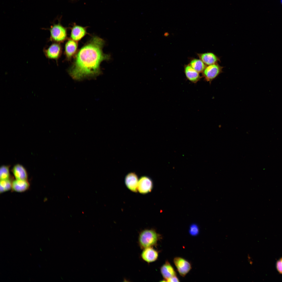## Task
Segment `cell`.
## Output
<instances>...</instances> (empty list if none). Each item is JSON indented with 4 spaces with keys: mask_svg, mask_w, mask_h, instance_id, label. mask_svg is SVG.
Wrapping results in <instances>:
<instances>
[{
    "mask_svg": "<svg viewBox=\"0 0 282 282\" xmlns=\"http://www.w3.org/2000/svg\"><path fill=\"white\" fill-rule=\"evenodd\" d=\"M104 43L102 38L94 36L77 51L68 71L73 79L79 80L100 74L101 63L110 58L103 52Z\"/></svg>",
    "mask_w": 282,
    "mask_h": 282,
    "instance_id": "6da1fadb",
    "label": "cell"
},
{
    "mask_svg": "<svg viewBox=\"0 0 282 282\" xmlns=\"http://www.w3.org/2000/svg\"><path fill=\"white\" fill-rule=\"evenodd\" d=\"M161 235L153 229H145L140 232L138 237V244L141 249L156 245L161 238Z\"/></svg>",
    "mask_w": 282,
    "mask_h": 282,
    "instance_id": "7a4b0ae2",
    "label": "cell"
},
{
    "mask_svg": "<svg viewBox=\"0 0 282 282\" xmlns=\"http://www.w3.org/2000/svg\"><path fill=\"white\" fill-rule=\"evenodd\" d=\"M48 30L50 33V41L60 43L67 39V28L63 26L60 21L57 24L54 23Z\"/></svg>",
    "mask_w": 282,
    "mask_h": 282,
    "instance_id": "3957f363",
    "label": "cell"
},
{
    "mask_svg": "<svg viewBox=\"0 0 282 282\" xmlns=\"http://www.w3.org/2000/svg\"><path fill=\"white\" fill-rule=\"evenodd\" d=\"M223 67L217 63L208 65L203 72L205 79L211 83V82L222 72Z\"/></svg>",
    "mask_w": 282,
    "mask_h": 282,
    "instance_id": "277c9868",
    "label": "cell"
},
{
    "mask_svg": "<svg viewBox=\"0 0 282 282\" xmlns=\"http://www.w3.org/2000/svg\"><path fill=\"white\" fill-rule=\"evenodd\" d=\"M43 51L47 58L57 61L62 54V48L60 43L54 42Z\"/></svg>",
    "mask_w": 282,
    "mask_h": 282,
    "instance_id": "5b68a950",
    "label": "cell"
},
{
    "mask_svg": "<svg viewBox=\"0 0 282 282\" xmlns=\"http://www.w3.org/2000/svg\"><path fill=\"white\" fill-rule=\"evenodd\" d=\"M173 262L180 275L185 277L192 268L190 263L185 259L180 257H176L173 259Z\"/></svg>",
    "mask_w": 282,
    "mask_h": 282,
    "instance_id": "8992f818",
    "label": "cell"
},
{
    "mask_svg": "<svg viewBox=\"0 0 282 282\" xmlns=\"http://www.w3.org/2000/svg\"><path fill=\"white\" fill-rule=\"evenodd\" d=\"M153 187L152 181L148 177L144 176L139 180L138 191L140 193L146 194L150 192Z\"/></svg>",
    "mask_w": 282,
    "mask_h": 282,
    "instance_id": "52a82bcc",
    "label": "cell"
},
{
    "mask_svg": "<svg viewBox=\"0 0 282 282\" xmlns=\"http://www.w3.org/2000/svg\"><path fill=\"white\" fill-rule=\"evenodd\" d=\"M77 42L71 39H68L64 47V53L66 59L70 61L74 57L77 52Z\"/></svg>",
    "mask_w": 282,
    "mask_h": 282,
    "instance_id": "ba28073f",
    "label": "cell"
},
{
    "mask_svg": "<svg viewBox=\"0 0 282 282\" xmlns=\"http://www.w3.org/2000/svg\"><path fill=\"white\" fill-rule=\"evenodd\" d=\"M137 174L134 172H130L126 176L125 182L127 188L132 191L136 192L138 191L139 181Z\"/></svg>",
    "mask_w": 282,
    "mask_h": 282,
    "instance_id": "9c48e42d",
    "label": "cell"
},
{
    "mask_svg": "<svg viewBox=\"0 0 282 282\" xmlns=\"http://www.w3.org/2000/svg\"><path fill=\"white\" fill-rule=\"evenodd\" d=\"M86 27H84L74 23L71 28L70 39L78 42L87 34Z\"/></svg>",
    "mask_w": 282,
    "mask_h": 282,
    "instance_id": "30bf717a",
    "label": "cell"
},
{
    "mask_svg": "<svg viewBox=\"0 0 282 282\" xmlns=\"http://www.w3.org/2000/svg\"><path fill=\"white\" fill-rule=\"evenodd\" d=\"M158 256V251L152 247L147 248L143 249L141 254L142 259L148 263L156 261Z\"/></svg>",
    "mask_w": 282,
    "mask_h": 282,
    "instance_id": "8fae6325",
    "label": "cell"
},
{
    "mask_svg": "<svg viewBox=\"0 0 282 282\" xmlns=\"http://www.w3.org/2000/svg\"><path fill=\"white\" fill-rule=\"evenodd\" d=\"M160 270L161 273L164 279L163 281H166L171 278L176 276V273L174 269L167 261L161 266Z\"/></svg>",
    "mask_w": 282,
    "mask_h": 282,
    "instance_id": "7c38bea8",
    "label": "cell"
},
{
    "mask_svg": "<svg viewBox=\"0 0 282 282\" xmlns=\"http://www.w3.org/2000/svg\"><path fill=\"white\" fill-rule=\"evenodd\" d=\"M200 59L206 65H208L217 63L220 62V58L212 52H207L198 54Z\"/></svg>",
    "mask_w": 282,
    "mask_h": 282,
    "instance_id": "4fadbf2b",
    "label": "cell"
},
{
    "mask_svg": "<svg viewBox=\"0 0 282 282\" xmlns=\"http://www.w3.org/2000/svg\"><path fill=\"white\" fill-rule=\"evenodd\" d=\"M12 172L16 179L27 180L28 175L26 170L22 165L17 164L15 165Z\"/></svg>",
    "mask_w": 282,
    "mask_h": 282,
    "instance_id": "5bb4252c",
    "label": "cell"
},
{
    "mask_svg": "<svg viewBox=\"0 0 282 282\" xmlns=\"http://www.w3.org/2000/svg\"><path fill=\"white\" fill-rule=\"evenodd\" d=\"M30 186L27 180L16 179L12 181L11 189L15 192H21L28 190Z\"/></svg>",
    "mask_w": 282,
    "mask_h": 282,
    "instance_id": "9a60e30c",
    "label": "cell"
},
{
    "mask_svg": "<svg viewBox=\"0 0 282 282\" xmlns=\"http://www.w3.org/2000/svg\"><path fill=\"white\" fill-rule=\"evenodd\" d=\"M184 71L187 79L193 83H196L201 78L199 73L194 70L190 65L185 66Z\"/></svg>",
    "mask_w": 282,
    "mask_h": 282,
    "instance_id": "2e32d148",
    "label": "cell"
},
{
    "mask_svg": "<svg viewBox=\"0 0 282 282\" xmlns=\"http://www.w3.org/2000/svg\"><path fill=\"white\" fill-rule=\"evenodd\" d=\"M205 64L201 59H194L190 61V65L199 73L203 71L206 67Z\"/></svg>",
    "mask_w": 282,
    "mask_h": 282,
    "instance_id": "e0dca14e",
    "label": "cell"
},
{
    "mask_svg": "<svg viewBox=\"0 0 282 282\" xmlns=\"http://www.w3.org/2000/svg\"><path fill=\"white\" fill-rule=\"evenodd\" d=\"M13 181L11 178L0 180V192L2 193L11 189Z\"/></svg>",
    "mask_w": 282,
    "mask_h": 282,
    "instance_id": "ac0fdd59",
    "label": "cell"
},
{
    "mask_svg": "<svg viewBox=\"0 0 282 282\" xmlns=\"http://www.w3.org/2000/svg\"><path fill=\"white\" fill-rule=\"evenodd\" d=\"M9 167L7 165L2 166L0 168V180L10 179Z\"/></svg>",
    "mask_w": 282,
    "mask_h": 282,
    "instance_id": "d6986e66",
    "label": "cell"
},
{
    "mask_svg": "<svg viewBox=\"0 0 282 282\" xmlns=\"http://www.w3.org/2000/svg\"><path fill=\"white\" fill-rule=\"evenodd\" d=\"M189 232L190 235L192 236H197L199 232L198 227L195 224H192L190 226Z\"/></svg>",
    "mask_w": 282,
    "mask_h": 282,
    "instance_id": "ffe728a7",
    "label": "cell"
},
{
    "mask_svg": "<svg viewBox=\"0 0 282 282\" xmlns=\"http://www.w3.org/2000/svg\"><path fill=\"white\" fill-rule=\"evenodd\" d=\"M276 267L278 272L282 274V257L278 260L277 262Z\"/></svg>",
    "mask_w": 282,
    "mask_h": 282,
    "instance_id": "44dd1931",
    "label": "cell"
},
{
    "mask_svg": "<svg viewBox=\"0 0 282 282\" xmlns=\"http://www.w3.org/2000/svg\"><path fill=\"white\" fill-rule=\"evenodd\" d=\"M166 281L169 282H179V280L176 275L168 279Z\"/></svg>",
    "mask_w": 282,
    "mask_h": 282,
    "instance_id": "7402d4cb",
    "label": "cell"
},
{
    "mask_svg": "<svg viewBox=\"0 0 282 282\" xmlns=\"http://www.w3.org/2000/svg\"><path fill=\"white\" fill-rule=\"evenodd\" d=\"M280 2H281V4L282 5V0H281Z\"/></svg>",
    "mask_w": 282,
    "mask_h": 282,
    "instance_id": "603a6c76",
    "label": "cell"
},
{
    "mask_svg": "<svg viewBox=\"0 0 282 282\" xmlns=\"http://www.w3.org/2000/svg\"></svg>",
    "mask_w": 282,
    "mask_h": 282,
    "instance_id": "cb8c5ba5",
    "label": "cell"
}]
</instances>
